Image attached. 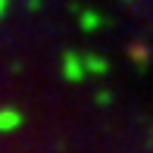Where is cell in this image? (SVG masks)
I'll use <instances>...</instances> for the list:
<instances>
[{"mask_svg":"<svg viewBox=\"0 0 153 153\" xmlns=\"http://www.w3.org/2000/svg\"><path fill=\"white\" fill-rule=\"evenodd\" d=\"M3 6H6V0H0V13H3Z\"/></svg>","mask_w":153,"mask_h":153,"instance_id":"6da1fadb","label":"cell"}]
</instances>
